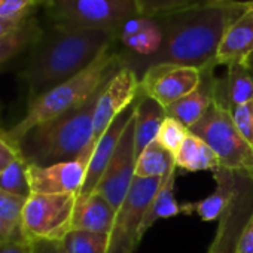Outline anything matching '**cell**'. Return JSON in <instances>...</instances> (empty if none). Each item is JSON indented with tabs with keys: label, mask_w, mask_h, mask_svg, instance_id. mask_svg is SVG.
<instances>
[{
	"label": "cell",
	"mask_w": 253,
	"mask_h": 253,
	"mask_svg": "<svg viewBox=\"0 0 253 253\" xmlns=\"http://www.w3.org/2000/svg\"><path fill=\"white\" fill-rule=\"evenodd\" d=\"M241 0H198L160 18L164 41L151 58L128 69L139 78L152 66L177 64L206 69L216 66L214 58L226 29L246 9Z\"/></svg>",
	"instance_id": "obj_1"
},
{
	"label": "cell",
	"mask_w": 253,
	"mask_h": 253,
	"mask_svg": "<svg viewBox=\"0 0 253 253\" xmlns=\"http://www.w3.org/2000/svg\"><path fill=\"white\" fill-rule=\"evenodd\" d=\"M116 42L118 32L49 24L29 49V57L20 70L29 103L85 70Z\"/></svg>",
	"instance_id": "obj_2"
},
{
	"label": "cell",
	"mask_w": 253,
	"mask_h": 253,
	"mask_svg": "<svg viewBox=\"0 0 253 253\" xmlns=\"http://www.w3.org/2000/svg\"><path fill=\"white\" fill-rule=\"evenodd\" d=\"M118 45L116 42L107 46L85 70L30 101L26 116L9 130H0L2 134L18 146V142L35 126L86 103L122 67Z\"/></svg>",
	"instance_id": "obj_3"
},
{
	"label": "cell",
	"mask_w": 253,
	"mask_h": 253,
	"mask_svg": "<svg viewBox=\"0 0 253 253\" xmlns=\"http://www.w3.org/2000/svg\"><path fill=\"white\" fill-rule=\"evenodd\" d=\"M101 89L82 106L30 130L18 142L23 158L35 166H51L76 160L95 142L94 112Z\"/></svg>",
	"instance_id": "obj_4"
},
{
	"label": "cell",
	"mask_w": 253,
	"mask_h": 253,
	"mask_svg": "<svg viewBox=\"0 0 253 253\" xmlns=\"http://www.w3.org/2000/svg\"><path fill=\"white\" fill-rule=\"evenodd\" d=\"M198 0H48L49 24L118 32L133 18H163Z\"/></svg>",
	"instance_id": "obj_5"
},
{
	"label": "cell",
	"mask_w": 253,
	"mask_h": 253,
	"mask_svg": "<svg viewBox=\"0 0 253 253\" xmlns=\"http://www.w3.org/2000/svg\"><path fill=\"white\" fill-rule=\"evenodd\" d=\"M189 133L211 148L222 169L253 179V146L240 134L229 112L213 103L206 115L191 126Z\"/></svg>",
	"instance_id": "obj_6"
},
{
	"label": "cell",
	"mask_w": 253,
	"mask_h": 253,
	"mask_svg": "<svg viewBox=\"0 0 253 253\" xmlns=\"http://www.w3.org/2000/svg\"><path fill=\"white\" fill-rule=\"evenodd\" d=\"M78 194H32L23 209L21 234L33 241H61L72 231Z\"/></svg>",
	"instance_id": "obj_7"
},
{
	"label": "cell",
	"mask_w": 253,
	"mask_h": 253,
	"mask_svg": "<svg viewBox=\"0 0 253 253\" xmlns=\"http://www.w3.org/2000/svg\"><path fill=\"white\" fill-rule=\"evenodd\" d=\"M163 179L134 177L131 188L116 210L109 234L107 253H134L140 238V228L148 207L160 189Z\"/></svg>",
	"instance_id": "obj_8"
},
{
	"label": "cell",
	"mask_w": 253,
	"mask_h": 253,
	"mask_svg": "<svg viewBox=\"0 0 253 253\" xmlns=\"http://www.w3.org/2000/svg\"><path fill=\"white\" fill-rule=\"evenodd\" d=\"M203 70L191 66L157 64L149 67L140 78V92L164 109L192 92L201 82Z\"/></svg>",
	"instance_id": "obj_9"
},
{
	"label": "cell",
	"mask_w": 253,
	"mask_h": 253,
	"mask_svg": "<svg viewBox=\"0 0 253 253\" xmlns=\"http://www.w3.org/2000/svg\"><path fill=\"white\" fill-rule=\"evenodd\" d=\"M95 142H92L76 160L57 163L51 166L29 164V182L32 194H78L81 192L89 160L94 151Z\"/></svg>",
	"instance_id": "obj_10"
},
{
	"label": "cell",
	"mask_w": 253,
	"mask_h": 253,
	"mask_svg": "<svg viewBox=\"0 0 253 253\" xmlns=\"http://www.w3.org/2000/svg\"><path fill=\"white\" fill-rule=\"evenodd\" d=\"M134 118L125 128L104 174L94 189V192L104 197L115 210H118V207L128 194L136 177L137 157L134 146Z\"/></svg>",
	"instance_id": "obj_11"
},
{
	"label": "cell",
	"mask_w": 253,
	"mask_h": 253,
	"mask_svg": "<svg viewBox=\"0 0 253 253\" xmlns=\"http://www.w3.org/2000/svg\"><path fill=\"white\" fill-rule=\"evenodd\" d=\"M140 92V78L128 67H121L103 86L94 112V140L106 131L107 126L130 106Z\"/></svg>",
	"instance_id": "obj_12"
},
{
	"label": "cell",
	"mask_w": 253,
	"mask_h": 253,
	"mask_svg": "<svg viewBox=\"0 0 253 253\" xmlns=\"http://www.w3.org/2000/svg\"><path fill=\"white\" fill-rule=\"evenodd\" d=\"M253 211V179L240 174L238 191L217 222V229L207 253H237L238 241Z\"/></svg>",
	"instance_id": "obj_13"
},
{
	"label": "cell",
	"mask_w": 253,
	"mask_h": 253,
	"mask_svg": "<svg viewBox=\"0 0 253 253\" xmlns=\"http://www.w3.org/2000/svg\"><path fill=\"white\" fill-rule=\"evenodd\" d=\"M164 32L160 18H133L118 30L121 66L131 67L154 57L163 45Z\"/></svg>",
	"instance_id": "obj_14"
},
{
	"label": "cell",
	"mask_w": 253,
	"mask_h": 253,
	"mask_svg": "<svg viewBox=\"0 0 253 253\" xmlns=\"http://www.w3.org/2000/svg\"><path fill=\"white\" fill-rule=\"evenodd\" d=\"M136 115V101L133 106H130L126 110H124L109 126L106 128V131L97 139L91 160H89V166H88V171H86V177L84 182V186L79 192V195H88L91 192H94L95 186L98 185L101 176L104 174L116 148L118 143L125 131V128L128 126V124L131 122V119Z\"/></svg>",
	"instance_id": "obj_15"
},
{
	"label": "cell",
	"mask_w": 253,
	"mask_h": 253,
	"mask_svg": "<svg viewBox=\"0 0 253 253\" xmlns=\"http://www.w3.org/2000/svg\"><path fill=\"white\" fill-rule=\"evenodd\" d=\"M213 177L216 182L214 191L200 201L183 203L182 214H197L204 222H219L223 211L228 209L238 191L240 174L228 169L219 167L216 171H213Z\"/></svg>",
	"instance_id": "obj_16"
},
{
	"label": "cell",
	"mask_w": 253,
	"mask_h": 253,
	"mask_svg": "<svg viewBox=\"0 0 253 253\" xmlns=\"http://www.w3.org/2000/svg\"><path fill=\"white\" fill-rule=\"evenodd\" d=\"M253 54V0L226 29L216 52V66L246 63Z\"/></svg>",
	"instance_id": "obj_17"
},
{
	"label": "cell",
	"mask_w": 253,
	"mask_h": 253,
	"mask_svg": "<svg viewBox=\"0 0 253 253\" xmlns=\"http://www.w3.org/2000/svg\"><path fill=\"white\" fill-rule=\"evenodd\" d=\"M216 66L203 69L200 85L171 106L166 109L167 116L179 121L189 130L194 126L214 103V85H216Z\"/></svg>",
	"instance_id": "obj_18"
},
{
	"label": "cell",
	"mask_w": 253,
	"mask_h": 253,
	"mask_svg": "<svg viewBox=\"0 0 253 253\" xmlns=\"http://www.w3.org/2000/svg\"><path fill=\"white\" fill-rule=\"evenodd\" d=\"M253 100V73L246 63L226 66V72L216 78L214 103L232 112L237 106Z\"/></svg>",
	"instance_id": "obj_19"
},
{
	"label": "cell",
	"mask_w": 253,
	"mask_h": 253,
	"mask_svg": "<svg viewBox=\"0 0 253 253\" xmlns=\"http://www.w3.org/2000/svg\"><path fill=\"white\" fill-rule=\"evenodd\" d=\"M116 210L100 194L91 192L88 195H78L72 229L110 234L115 222Z\"/></svg>",
	"instance_id": "obj_20"
},
{
	"label": "cell",
	"mask_w": 253,
	"mask_h": 253,
	"mask_svg": "<svg viewBox=\"0 0 253 253\" xmlns=\"http://www.w3.org/2000/svg\"><path fill=\"white\" fill-rule=\"evenodd\" d=\"M167 118L166 109L155 100L139 94L136 100L134 118V146L136 157H139L151 143L157 140L160 128Z\"/></svg>",
	"instance_id": "obj_21"
},
{
	"label": "cell",
	"mask_w": 253,
	"mask_h": 253,
	"mask_svg": "<svg viewBox=\"0 0 253 253\" xmlns=\"http://www.w3.org/2000/svg\"><path fill=\"white\" fill-rule=\"evenodd\" d=\"M177 170L197 173V171H216L220 164L211 148L198 136L189 133L174 155Z\"/></svg>",
	"instance_id": "obj_22"
},
{
	"label": "cell",
	"mask_w": 253,
	"mask_h": 253,
	"mask_svg": "<svg viewBox=\"0 0 253 253\" xmlns=\"http://www.w3.org/2000/svg\"><path fill=\"white\" fill-rule=\"evenodd\" d=\"M176 174L177 167L171 170L164 179L157 191L155 197L152 198L148 211L145 214L142 228H140V238L145 237V234L152 228V225L161 219H170L182 213V204L177 203L174 197V183H176Z\"/></svg>",
	"instance_id": "obj_23"
},
{
	"label": "cell",
	"mask_w": 253,
	"mask_h": 253,
	"mask_svg": "<svg viewBox=\"0 0 253 253\" xmlns=\"http://www.w3.org/2000/svg\"><path fill=\"white\" fill-rule=\"evenodd\" d=\"M42 30L43 27L35 15L12 33L0 38V67L9 60L15 58L23 51L30 49L41 36Z\"/></svg>",
	"instance_id": "obj_24"
},
{
	"label": "cell",
	"mask_w": 253,
	"mask_h": 253,
	"mask_svg": "<svg viewBox=\"0 0 253 253\" xmlns=\"http://www.w3.org/2000/svg\"><path fill=\"white\" fill-rule=\"evenodd\" d=\"M174 169V155L161 148L157 142L151 143L136 160V177L164 179Z\"/></svg>",
	"instance_id": "obj_25"
},
{
	"label": "cell",
	"mask_w": 253,
	"mask_h": 253,
	"mask_svg": "<svg viewBox=\"0 0 253 253\" xmlns=\"http://www.w3.org/2000/svg\"><path fill=\"white\" fill-rule=\"evenodd\" d=\"M58 243L63 253H107L109 234L72 229Z\"/></svg>",
	"instance_id": "obj_26"
},
{
	"label": "cell",
	"mask_w": 253,
	"mask_h": 253,
	"mask_svg": "<svg viewBox=\"0 0 253 253\" xmlns=\"http://www.w3.org/2000/svg\"><path fill=\"white\" fill-rule=\"evenodd\" d=\"M27 170L29 163L23 157H20L3 173H0V188L9 194L29 198L32 195V188Z\"/></svg>",
	"instance_id": "obj_27"
},
{
	"label": "cell",
	"mask_w": 253,
	"mask_h": 253,
	"mask_svg": "<svg viewBox=\"0 0 253 253\" xmlns=\"http://www.w3.org/2000/svg\"><path fill=\"white\" fill-rule=\"evenodd\" d=\"M189 134V130L183 124H180L179 121L167 116L161 125L160 133L157 136V143L164 148L166 151H169L170 154L176 155V152L179 151V148L182 146V143L185 142L186 136Z\"/></svg>",
	"instance_id": "obj_28"
},
{
	"label": "cell",
	"mask_w": 253,
	"mask_h": 253,
	"mask_svg": "<svg viewBox=\"0 0 253 253\" xmlns=\"http://www.w3.org/2000/svg\"><path fill=\"white\" fill-rule=\"evenodd\" d=\"M48 0H0V18L27 20L43 9Z\"/></svg>",
	"instance_id": "obj_29"
},
{
	"label": "cell",
	"mask_w": 253,
	"mask_h": 253,
	"mask_svg": "<svg viewBox=\"0 0 253 253\" xmlns=\"http://www.w3.org/2000/svg\"><path fill=\"white\" fill-rule=\"evenodd\" d=\"M27 198L9 194L0 188V217L14 231L21 234V216ZM23 235V234H21Z\"/></svg>",
	"instance_id": "obj_30"
},
{
	"label": "cell",
	"mask_w": 253,
	"mask_h": 253,
	"mask_svg": "<svg viewBox=\"0 0 253 253\" xmlns=\"http://www.w3.org/2000/svg\"><path fill=\"white\" fill-rule=\"evenodd\" d=\"M231 116L240 134L253 146V100L237 106L231 112Z\"/></svg>",
	"instance_id": "obj_31"
},
{
	"label": "cell",
	"mask_w": 253,
	"mask_h": 253,
	"mask_svg": "<svg viewBox=\"0 0 253 253\" xmlns=\"http://www.w3.org/2000/svg\"><path fill=\"white\" fill-rule=\"evenodd\" d=\"M21 155L20 148L9 142L0 131V173H3L14 161H17Z\"/></svg>",
	"instance_id": "obj_32"
},
{
	"label": "cell",
	"mask_w": 253,
	"mask_h": 253,
	"mask_svg": "<svg viewBox=\"0 0 253 253\" xmlns=\"http://www.w3.org/2000/svg\"><path fill=\"white\" fill-rule=\"evenodd\" d=\"M237 253H253V211L249 216V219L244 225V229L241 232Z\"/></svg>",
	"instance_id": "obj_33"
},
{
	"label": "cell",
	"mask_w": 253,
	"mask_h": 253,
	"mask_svg": "<svg viewBox=\"0 0 253 253\" xmlns=\"http://www.w3.org/2000/svg\"><path fill=\"white\" fill-rule=\"evenodd\" d=\"M0 253H32V244L26 238L0 243Z\"/></svg>",
	"instance_id": "obj_34"
},
{
	"label": "cell",
	"mask_w": 253,
	"mask_h": 253,
	"mask_svg": "<svg viewBox=\"0 0 253 253\" xmlns=\"http://www.w3.org/2000/svg\"><path fill=\"white\" fill-rule=\"evenodd\" d=\"M32 253H63L58 241H33Z\"/></svg>",
	"instance_id": "obj_35"
},
{
	"label": "cell",
	"mask_w": 253,
	"mask_h": 253,
	"mask_svg": "<svg viewBox=\"0 0 253 253\" xmlns=\"http://www.w3.org/2000/svg\"><path fill=\"white\" fill-rule=\"evenodd\" d=\"M27 20H5V18H0V38H3V36L12 33L14 30L21 27Z\"/></svg>",
	"instance_id": "obj_36"
},
{
	"label": "cell",
	"mask_w": 253,
	"mask_h": 253,
	"mask_svg": "<svg viewBox=\"0 0 253 253\" xmlns=\"http://www.w3.org/2000/svg\"><path fill=\"white\" fill-rule=\"evenodd\" d=\"M17 238H24L20 232L14 231L2 217H0V243L9 241V240H17Z\"/></svg>",
	"instance_id": "obj_37"
},
{
	"label": "cell",
	"mask_w": 253,
	"mask_h": 253,
	"mask_svg": "<svg viewBox=\"0 0 253 253\" xmlns=\"http://www.w3.org/2000/svg\"><path fill=\"white\" fill-rule=\"evenodd\" d=\"M246 64H247V67L250 69V72L253 73V54L247 58V61H246Z\"/></svg>",
	"instance_id": "obj_38"
}]
</instances>
